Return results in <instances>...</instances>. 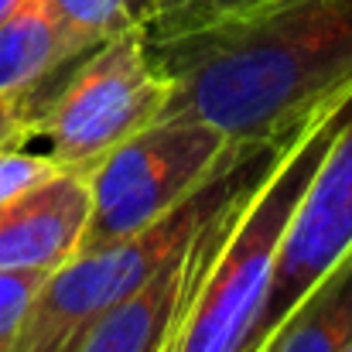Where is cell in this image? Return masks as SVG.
Listing matches in <instances>:
<instances>
[{"label":"cell","mask_w":352,"mask_h":352,"mask_svg":"<svg viewBox=\"0 0 352 352\" xmlns=\"http://www.w3.org/2000/svg\"><path fill=\"white\" fill-rule=\"evenodd\" d=\"M147 55L171 86L164 117L280 144L352 93V0H287L243 24L147 45Z\"/></svg>","instance_id":"cell-1"},{"label":"cell","mask_w":352,"mask_h":352,"mask_svg":"<svg viewBox=\"0 0 352 352\" xmlns=\"http://www.w3.org/2000/svg\"><path fill=\"white\" fill-rule=\"evenodd\" d=\"M349 96L311 117L270 171L230 202L206 230L202 267L185 298L168 352H243L263 311L287 223L349 110Z\"/></svg>","instance_id":"cell-2"},{"label":"cell","mask_w":352,"mask_h":352,"mask_svg":"<svg viewBox=\"0 0 352 352\" xmlns=\"http://www.w3.org/2000/svg\"><path fill=\"white\" fill-rule=\"evenodd\" d=\"M287 140L243 144L202 188H195L182 206H175L154 226L96 250H79L72 260L55 267L45 277L28 311L17 352H69L72 342L103 311H110L123 298L140 291L230 202H236L246 188H253L270 171V164L277 161Z\"/></svg>","instance_id":"cell-3"},{"label":"cell","mask_w":352,"mask_h":352,"mask_svg":"<svg viewBox=\"0 0 352 352\" xmlns=\"http://www.w3.org/2000/svg\"><path fill=\"white\" fill-rule=\"evenodd\" d=\"M168 79L147 55L144 31H126L72 62L69 79L45 103H31V133L72 171L96 168L123 140L157 123L168 110Z\"/></svg>","instance_id":"cell-4"},{"label":"cell","mask_w":352,"mask_h":352,"mask_svg":"<svg viewBox=\"0 0 352 352\" xmlns=\"http://www.w3.org/2000/svg\"><path fill=\"white\" fill-rule=\"evenodd\" d=\"M246 140L192 117H164L89 168V223L79 250H96L154 226L202 188Z\"/></svg>","instance_id":"cell-5"},{"label":"cell","mask_w":352,"mask_h":352,"mask_svg":"<svg viewBox=\"0 0 352 352\" xmlns=\"http://www.w3.org/2000/svg\"><path fill=\"white\" fill-rule=\"evenodd\" d=\"M352 250V100L332 133L277 253V270L243 352H263L298 301Z\"/></svg>","instance_id":"cell-6"},{"label":"cell","mask_w":352,"mask_h":352,"mask_svg":"<svg viewBox=\"0 0 352 352\" xmlns=\"http://www.w3.org/2000/svg\"><path fill=\"white\" fill-rule=\"evenodd\" d=\"M89 223V175L62 168L0 206V270H55L79 253Z\"/></svg>","instance_id":"cell-7"},{"label":"cell","mask_w":352,"mask_h":352,"mask_svg":"<svg viewBox=\"0 0 352 352\" xmlns=\"http://www.w3.org/2000/svg\"><path fill=\"white\" fill-rule=\"evenodd\" d=\"M209 230V226H206ZM206 230L195 236L168 267H161L140 291L103 311L69 352H168L185 298L202 267Z\"/></svg>","instance_id":"cell-8"},{"label":"cell","mask_w":352,"mask_h":352,"mask_svg":"<svg viewBox=\"0 0 352 352\" xmlns=\"http://www.w3.org/2000/svg\"><path fill=\"white\" fill-rule=\"evenodd\" d=\"M76 58L48 0H24L0 24V96L28 107Z\"/></svg>","instance_id":"cell-9"},{"label":"cell","mask_w":352,"mask_h":352,"mask_svg":"<svg viewBox=\"0 0 352 352\" xmlns=\"http://www.w3.org/2000/svg\"><path fill=\"white\" fill-rule=\"evenodd\" d=\"M352 342V250L298 301L263 352H342Z\"/></svg>","instance_id":"cell-10"},{"label":"cell","mask_w":352,"mask_h":352,"mask_svg":"<svg viewBox=\"0 0 352 352\" xmlns=\"http://www.w3.org/2000/svg\"><path fill=\"white\" fill-rule=\"evenodd\" d=\"M287 0H157V10L151 24L144 28L147 45H164L178 38H192L202 31L230 28L253 21Z\"/></svg>","instance_id":"cell-11"},{"label":"cell","mask_w":352,"mask_h":352,"mask_svg":"<svg viewBox=\"0 0 352 352\" xmlns=\"http://www.w3.org/2000/svg\"><path fill=\"white\" fill-rule=\"evenodd\" d=\"M48 7H52L62 34L69 38V45L79 55L140 28L133 21L126 0H48Z\"/></svg>","instance_id":"cell-12"},{"label":"cell","mask_w":352,"mask_h":352,"mask_svg":"<svg viewBox=\"0 0 352 352\" xmlns=\"http://www.w3.org/2000/svg\"><path fill=\"white\" fill-rule=\"evenodd\" d=\"M52 270H0V352H17L28 311Z\"/></svg>","instance_id":"cell-13"},{"label":"cell","mask_w":352,"mask_h":352,"mask_svg":"<svg viewBox=\"0 0 352 352\" xmlns=\"http://www.w3.org/2000/svg\"><path fill=\"white\" fill-rule=\"evenodd\" d=\"M58 171H62V164L48 151L38 154V151H28L24 144L0 147V206L31 192L34 185L48 182Z\"/></svg>","instance_id":"cell-14"},{"label":"cell","mask_w":352,"mask_h":352,"mask_svg":"<svg viewBox=\"0 0 352 352\" xmlns=\"http://www.w3.org/2000/svg\"><path fill=\"white\" fill-rule=\"evenodd\" d=\"M28 137H31V117H28V107L17 103V100H3V96H0V147L24 144Z\"/></svg>","instance_id":"cell-15"},{"label":"cell","mask_w":352,"mask_h":352,"mask_svg":"<svg viewBox=\"0 0 352 352\" xmlns=\"http://www.w3.org/2000/svg\"><path fill=\"white\" fill-rule=\"evenodd\" d=\"M126 7H130V14H133V21L140 24V31L151 24V17H154V10H157V0H126Z\"/></svg>","instance_id":"cell-16"},{"label":"cell","mask_w":352,"mask_h":352,"mask_svg":"<svg viewBox=\"0 0 352 352\" xmlns=\"http://www.w3.org/2000/svg\"><path fill=\"white\" fill-rule=\"evenodd\" d=\"M21 3H24V0H0V24H3V21H7V17H10L17 7H21Z\"/></svg>","instance_id":"cell-17"},{"label":"cell","mask_w":352,"mask_h":352,"mask_svg":"<svg viewBox=\"0 0 352 352\" xmlns=\"http://www.w3.org/2000/svg\"><path fill=\"white\" fill-rule=\"evenodd\" d=\"M342 352H352V342H349V346H346V349H342Z\"/></svg>","instance_id":"cell-18"}]
</instances>
